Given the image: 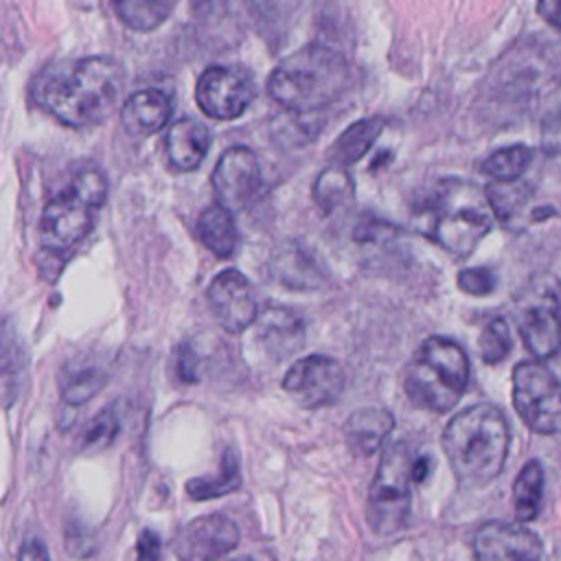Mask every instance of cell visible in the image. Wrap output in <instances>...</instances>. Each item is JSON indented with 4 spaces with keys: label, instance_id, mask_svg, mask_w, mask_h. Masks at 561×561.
<instances>
[{
    "label": "cell",
    "instance_id": "cell-2",
    "mask_svg": "<svg viewBox=\"0 0 561 561\" xmlns=\"http://www.w3.org/2000/svg\"><path fill=\"white\" fill-rule=\"evenodd\" d=\"M414 228L454 256L471 254L493 228L486 193L460 178L438 180L412 210Z\"/></svg>",
    "mask_w": 561,
    "mask_h": 561
},
{
    "label": "cell",
    "instance_id": "cell-8",
    "mask_svg": "<svg viewBox=\"0 0 561 561\" xmlns=\"http://www.w3.org/2000/svg\"><path fill=\"white\" fill-rule=\"evenodd\" d=\"M513 405L533 432L557 434L561 427L557 375L539 362H519L513 368Z\"/></svg>",
    "mask_w": 561,
    "mask_h": 561
},
{
    "label": "cell",
    "instance_id": "cell-24",
    "mask_svg": "<svg viewBox=\"0 0 561 561\" xmlns=\"http://www.w3.org/2000/svg\"><path fill=\"white\" fill-rule=\"evenodd\" d=\"M543 467L539 460H528L515 484H513V508H515V517L519 522H533L539 515L541 508V500H543Z\"/></svg>",
    "mask_w": 561,
    "mask_h": 561
},
{
    "label": "cell",
    "instance_id": "cell-7",
    "mask_svg": "<svg viewBox=\"0 0 561 561\" xmlns=\"http://www.w3.org/2000/svg\"><path fill=\"white\" fill-rule=\"evenodd\" d=\"M414 458L408 443L390 445L377 467L366 500V519L377 535H394L410 517Z\"/></svg>",
    "mask_w": 561,
    "mask_h": 561
},
{
    "label": "cell",
    "instance_id": "cell-17",
    "mask_svg": "<svg viewBox=\"0 0 561 561\" xmlns=\"http://www.w3.org/2000/svg\"><path fill=\"white\" fill-rule=\"evenodd\" d=\"M171 114V96L158 88L138 90L121 105V123L131 136H151L160 131Z\"/></svg>",
    "mask_w": 561,
    "mask_h": 561
},
{
    "label": "cell",
    "instance_id": "cell-15",
    "mask_svg": "<svg viewBox=\"0 0 561 561\" xmlns=\"http://www.w3.org/2000/svg\"><path fill=\"white\" fill-rule=\"evenodd\" d=\"M239 546V528L226 515L213 513L188 522L175 537V552L182 559H219Z\"/></svg>",
    "mask_w": 561,
    "mask_h": 561
},
{
    "label": "cell",
    "instance_id": "cell-30",
    "mask_svg": "<svg viewBox=\"0 0 561 561\" xmlns=\"http://www.w3.org/2000/svg\"><path fill=\"white\" fill-rule=\"evenodd\" d=\"M511 327L504 318H493L484 324L480 340H478V348H480V357L484 364H500L508 351H511Z\"/></svg>",
    "mask_w": 561,
    "mask_h": 561
},
{
    "label": "cell",
    "instance_id": "cell-1",
    "mask_svg": "<svg viewBox=\"0 0 561 561\" xmlns=\"http://www.w3.org/2000/svg\"><path fill=\"white\" fill-rule=\"evenodd\" d=\"M123 88V66L112 57L92 55L42 70L33 83V101L68 127H92L121 105Z\"/></svg>",
    "mask_w": 561,
    "mask_h": 561
},
{
    "label": "cell",
    "instance_id": "cell-12",
    "mask_svg": "<svg viewBox=\"0 0 561 561\" xmlns=\"http://www.w3.org/2000/svg\"><path fill=\"white\" fill-rule=\"evenodd\" d=\"M206 298L217 324L232 335L250 329L259 313L256 291L252 283L237 270L219 272L210 280Z\"/></svg>",
    "mask_w": 561,
    "mask_h": 561
},
{
    "label": "cell",
    "instance_id": "cell-31",
    "mask_svg": "<svg viewBox=\"0 0 561 561\" xmlns=\"http://www.w3.org/2000/svg\"><path fill=\"white\" fill-rule=\"evenodd\" d=\"M458 287L476 298L489 296L495 289V274L489 267H467L458 274Z\"/></svg>",
    "mask_w": 561,
    "mask_h": 561
},
{
    "label": "cell",
    "instance_id": "cell-33",
    "mask_svg": "<svg viewBox=\"0 0 561 561\" xmlns=\"http://www.w3.org/2000/svg\"><path fill=\"white\" fill-rule=\"evenodd\" d=\"M298 0H250L252 9L256 11L259 18H283L291 13Z\"/></svg>",
    "mask_w": 561,
    "mask_h": 561
},
{
    "label": "cell",
    "instance_id": "cell-21",
    "mask_svg": "<svg viewBox=\"0 0 561 561\" xmlns=\"http://www.w3.org/2000/svg\"><path fill=\"white\" fill-rule=\"evenodd\" d=\"M383 127H386V121L381 116H368V118L355 121L331 145L329 149L331 162L342 167L359 162L368 153V149L375 145Z\"/></svg>",
    "mask_w": 561,
    "mask_h": 561
},
{
    "label": "cell",
    "instance_id": "cell-34",
    "mask_svg": "<svg viewBox=\"0 0 561 561\" xmlns=\"http://www.w3.org/2000/svg\"><path fill=\"white\" fill-rule=\"evenodd\" d=\"M160 537L151 530H142L140 537H138V546H136V552L140 559H156L160 554Z\"/></svg>",
    "mask_w": 561,
    "mask_h": 561
},
{
    "label": "cell",
    "instance_id": "cell-5",
    "mask_svg": "<svg viewBox=\"0 0 561 561\" xmlns=\"http://www.w3.org/2000/svg\"><path fill=\"white\" fill-rule=\"evenodd\" d=\"M469 357L447 337H427L403 368V390L410 401L430 412L451 410L469 386Z\"/></svg>",
    "mask_w": 561,
    "mask_h": 561
},
{
    "label": "cell",
    "instance_id": "cell-10",
    "mask_svg": "<svg viewBox=\"0 0 561 561\" xmlns=\"http://www.w3.org/2000/svg\"><path fill=\"white\" fill-rule=\"evenodd\" d=\"M346 375L340 362L327 355H307L289 366L283 390L302 408H324L344 392Z\"/></svg>",
    "mask_w": 561,
    "mask_h": 561
},
{
    "label": "cell",
    "instance_id": "cell-19",
    "mask_svg": "<svg viewBox=\"0 0 561 561\" xmlns=\"http://www.w3.org/2000/svg\"><path fill=\"white\" fill-rule=\"evenodd\" d=\"M557 316H559L557 296L550 294L546 302L528 309L519 324V333H522L526 348L539 359L554 357L559 351V318Z\"/></svg>",
    "mask_w": 561,
    "mask_h": 561
},
{
    "label": "cell",
    "instance_id": "cell-35",
    "mask_svg": "<svg viewBox=\"0 0 561 561\" xmlns=\"http://www.w3.org/2000/svg\"><path fill=\"white\" fill-rule=\"evenodd\" d=\"M539 15L552 26L559 28V11H561V0H539L537 2Z\"/></svg>",
    "mask_w": 561,
    "mask_h": 561
},
{
    "label": "cell",
    "instance_id": "cell-6",
    "mask_svg": "<svg viewBox=\"0 0 561 561\" xmlns=\"http://www.w3.org/2000/svg\"><path fill=\"white\" fill-rule=\"evenodd\" d=\"M107 182L99 169L79 171L72 182L61 188L39 217V243L50 254H61L79 245L94 226L105 204Z\"/></svg>",
    "mask_w": 561,
    "mask_h": 561
},
{
    "label": "cell",
    "instance_id": "cell-26",
    "mask_svg": "<svg viewBox=\"0 0 561 561\" xmlns=\"http://www.w3.org/2000/svg\"><path fill=\"white\" fill-rule=\"evenodd\" d=\"M239 486H241L239 462H237L232 451H226L219 473L217 476H199V478L188 480L186 482V493H188V497L202 502V500H213V497H221L226 493H232Z\"/></svg>",
    "mask_w": 561,
    "mask_h": 561
},
{
    "label": "cell",
    "instance_id": "cell-23",
    "mask_svg": "<svg viewBox=\"0 0 561 561\" xmlns=\"http://www.w3.org/2000/svg\"><path fill=\"white\" fill-rule=\"evenodd\" d=\"M311 191H313V202L318 204V208L324 215H331L333 210L353 202L355 184H353V178L348 175L346 167L331 162L327 169H322L318 173Z\"/></svg>",
    "mask_w": 561,
    "mask_h": 561
},
{
    "label": "cell",
    "instance_id": "cell-18",
    "mask_svg": "<svg viewBox=\"0 0 561 561\" xmlns=\"http://www.w3.org/2000/svg\"><path fill=\"white\" fill-rule=\"evenodd\" d=\"M394 430V416L381 405L357 408L344 421V438L355 456L377 454L390 432Z\"/></svg>",
    "mask_w": 561,
    "mask_h": 561
},
{
    "label": "cell",
    "instance_id": "cell-25",
    "mask_svg": "<svg viewBox=\"0 0 561 561\" xmlns=\"http://www.w3.org/2000/svg\"><path fill=\"white\" fill-rule=\"evenodd\" d=\"M112 7L127 28L149 33L169 18L173 0H112Z\"/></svg>",
    "mask_w": 561,
    "mask_h": 561
},
{
    "label": "cell",
    "instance_id": "cell-4",
    "mask_svg": "<svg viewBox=\"0 0 561 561\" xmlns=\"http://www.w3.org/2000/svg\"><path fill=\"white\" fill-rule=\"evenodd\" d=\"M351 85L346 57L322 44L287 55L267 77V94L291 114H311L333 105Z\"/></svg>",
    "mask_w": 561,
    "mask_h": 561
},
{
    "label": "cell",
    "instance_id": "cell-22",
    "mask_svg": "<svg viewBox=\"0 0 561 561\" xmlns=\"http://www.w3.org/2000/svg\"><path fill=\"white\" fill-rule=\"evenodd\" d=\"M195 234L204 243V248L210 250L215 256L219 259L232 256L237 248V237H239L232 210H228L219 202L208 206L195 224Z\"/></svg>",
    "mask_w": 561,
    "mask_h": 561
},
{
    "label": "cell",
    "instance_id": "cell-28",
    "mask_svg": "<svg viewBox=\"0 0 561 561\" xmlns=\"http://www.w3.org/2000/svg\"><path fill=\"white\" fill-rule=\"evenodd\" d=\"M533 160V149L526 145H511V147H502L497 151H493L489 158L482 160L480 171L489 178H493L495 182H511V180H519L528 164Z\"/></svg>",
    "mask_w": 561,
    "mask_h": 561
},
{
    "label": "cell",
    "instance_id": "cell-9",
    "mask_svg": "<svg viewBox=\"0 0 561 561\" xmlns=\"http://www.w3.org/2000/svg\"><path fill=\"white\" fill-rule=\"evenodd\" d=\"M256 96L252 77L228 66L206 68L195 85L197 107L215 121L239 118Z\"/></svg>",
    "mask_w": 561,
    "mask_h": 561
},
{
    "label": "cell",
    "instance_id": "cell-11",
    "mask_svg": "<svg viewBox=\"0 0 561 561\" xmlns=\"http://www.w3.org/2000/svg\"><path fill=\"white\" fill-rule=\"evenodd\" d=\"M217 202L228 210H241L252 204L263 186V173L259 158L248 147H230L221 153L210 175Z\"/></svg>",
    "mask_w": 561,
    "mask_h": 561
},
{
    "label": "cell",
    "instance_id": "cell-14",
    "mask_svg": "<svg viewBox=\"0 0 561 561\" xmlns=\"http://www.w3.org/2000/svg\"><path fill=\"white\" fill-rule=\"evenodd\" d=\"M252 346L265 362H283L294 355L305 342V322L300 313L287 307H267L256 313Z\"/></svg>",
    "mask_w": 561,
    "mask_h": 561
},
{
    "label": "cell",
    "instance_id": "cell-36",
    "mask_svg": "<svg viewBox=\"0 0 561 561\" xmlns=\"http://www.w3.org/2000/svg\"><path fill=\"white\" fill-rule=\"evenodd\" d=\"M20 559H48V550H46V546L42 541L31 539V541H26L22 546Z\"/></svg>",
    "mask_w": 561,
    "mask_h": 561
},
{
    "label": "cell",
    "instance_id": "cell-16",
    "mask_svg": "<svg viewBox=\"0 0 561 561\" xmlns=\"http://www.w3.org/2000/svg\"><path fill=\"white\" fill-rule=\"evenodd\" d=\"M210 149V131L195 118L175 121L164 136V153L169 167L180 173L195 171Z\"/></svg>",
    "mask_w": 561,
    "mask_h": 561
},
{
    "label": "cell",
    "instance_id": "cell-29",
    "mask_svg": "<svg viewBox=\"0 0 561 561\" xmlns=\"http://www.w3.org/2000/svg\"><path fill=\"white\" fill-rule=\"evenodd\" d=\"M121 423H123V408L121 401H114L112 405L103 408L85 427L83 432V440L81 447L85 451H103L105 447H110L114 443V438L121 432Z\"/></svg>",
    "mask_w": 561,
    "mask_h": 561
},
{
    "label": "cell",
    "instance_id": "cell-13",
    "mask_svg": "<svg viewBox=\"0 0 561 561\" xmlns=\"http://www.w3.org/2000/svg\"><path fill=\"white\" fill-rule=\"evenodd\" d=\"M473 554L482 561H533L543 554V543L522 524L486 522L473 535Z\"/></svg>",
    "mask_w": 561,
    "mask_h": 561
},
{
    "label": "cell",
    "instance_id": "cell-3",
    "mask_svg": "<svg viewBox=\"0 0 561 561\" xmlns=\"http://www.w3.org/2000/svg\"><path fill=\"white\" fill-rule=\"evenodd\" d=\"M511 430L493 403H476L456 412L443 432V451L454 476L469 486L495 480L506 462Z\"/></svg>",
    "mask_w": 561,
    "mask_h": 561
},
{
    "label": "cell",
    "instance_id": "cell-27",
    "mask_svg": "<svg viewBox=\"0 0 561 561\" xmlns=\"http://www.w3.org/2000/svg\"><path fill=\"white\" fill-rule=\"evenodd\" d=\"M24 368V346L18 337V329L11 320L0 322V388L7 392V399L13 397L18 388V377Z\"/></svg>",
    "mask_w": 561,
    "mask_h": 561
},
{
    "label": "cell",
    "instance_id": "cell-32",
    "mask_svg": "<svg viewBox=\"0 0 561 561\" xmlns=\"http://www.w3.org/2000/svg\"><path fill=\"white\" fill-rule=\"evenodd\" d=\"M173 368H175V377L182 383H195L197 381V357H195V351L188 344H180L175 348Z\"/></svg>",
    "mask_w": 561,
    "mask_h": 561
},
{
    "label": "cell",
    "instance_id": "cell-20",
    "mask_svg": "<svg viewBox=\"0 0 561 561\" xmlns=\"http://www.w3.org/2000/svg\"><path fill=\"white\" fill-rule=\"evenodd\" d=\"M105 368L88 357H75L59 373V392L68 405H83L105 383Z\"/></svg>",
    "mask_w": 561,
    "mask_h": 561
}]
</instances>
